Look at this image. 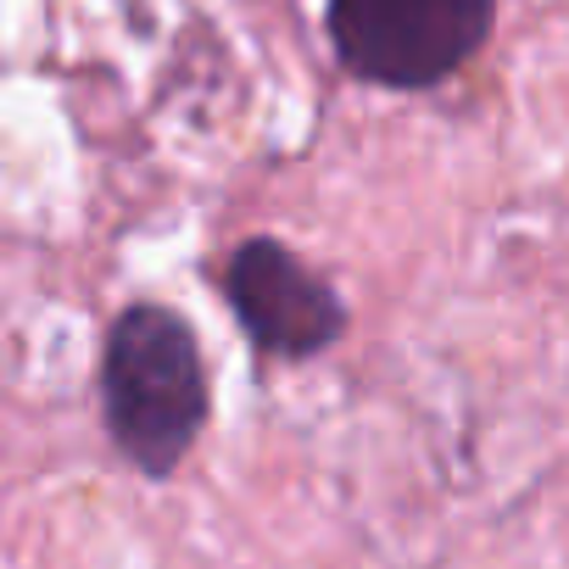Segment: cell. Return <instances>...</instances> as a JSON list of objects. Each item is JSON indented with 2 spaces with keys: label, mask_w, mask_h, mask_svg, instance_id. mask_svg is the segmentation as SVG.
<instances>
[{
  "label": "cell",
  "mask_w": 569,
  "mask_h": 569,
  "mask_svg": "<svg viewBox=\"0 0 569 569\" xmlns=\"http://www.w3.org/2000/svg\"><path fill=\"white\" fill-rule=\"evenodd\" d=\"M223 291L240 330L268 358H313L347 330L341 297L279 240H246L223 268Z\"/></svg>",
  "instance_id": "obj_3"
},
{
  "label": "cell",
  "mask_w": 569,
  "mask_h": 569,
  "mask_svg": "<svg viewBox=\"0 0 569 569\" xmlns=\"http://www.w3.org/2000/svg\"><path fill=\"white\" fill-rule=\"evenodd\" d=\"M491 18L497 0H330V40L363 84L430 90L486 46Z\"/></svg>",
  "instance_id": "obj_2"
},
{
  "label": "cell",
  "mask_w": 569,
  "mask_h": 569,
  "mask_svg": "<svg viewBox=\"0 0 569 569\" xmlns=\"http://www.w3.org/2000/svg\"><path fill=\"white\" fill-rule=\"evenodd\" d=\"M101 402L118 452L151 480L173 475L207 425V375L190 325L151 302L129 308L107 336Z\"/></svg>",
  "instance_id": "obj_1"
}]
</instances>
